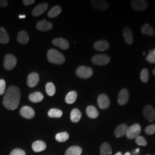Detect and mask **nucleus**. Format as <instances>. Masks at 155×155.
Instances as JSON below:
<instances>
[{
	"label": "nucleus",
	"instance_id": "obj_27",
	"mask_svg": "<svg viewBox=\"0 0 155 155\" xmlns=\"http://www.w3.org/2000/svg\"><path fill=\"white\" fill-rule=\"evenodd\" d=\"M112 150L110 145L107 143L102 144L100 149V155H111Z\"/></svg>",
	"mask_w": 155,
	"mask_h": 155
},
{
	"label": "nucleus",
	"instance_id": "obj_26",
	"mask_svg": "<svg viewBox=\"0 0 155 155\" xmlns=\"http://www.w3.org/2000/svg\"><path fill=\"white\" fill-rule=\"evenodd\" d=\"M141 31L144 35H147L150 36H153L155 35V31L153 28L148 24H144L141 29Z\"/></svg>",
	"mask_w": 155,
	"mask_h": 155
},
{
	"label": "nucleus",
	"instance_id": "obj_29",
	"mask_svg": "<svg viewBox=\"0 0 155 155\" xmlns=\"http://www.w3.org/2000/svg\"><path fill=\"white\" fill-rule=\"evenodd\" d=\"M77 93L75 91H71L67 94L65 101L67 104H72L74 103L77 98Z\"/></svg>",
	"mask_w": 155,
	"mask_h": 155
},
{
	"label": "nucleus",
	"instance_id": "obj_28",
	"mask_svg": "<svg viewBox=\"0 0 155 155\" xmlns=\"http://www.w3.org/2000/svg\"><path fill=\"white\" fill-rule=\"evenodd\" d=\"M9 41V36L6 31L5 29L0 27V43L6 44Z\"/></svg>",
	"mask_w": 155,
	"mask_h": 155
},
{
	"label": "nucleus",
	"instance_id": "obj_34",
	"mask_svg": "<svg viewBox=\"0 0 155 155\" xmlns=\"http://www.w3.org/2000/svg\"><path fill=\"white\" fill-rule=\"evenodd\" d=\"M149 77H150V74H149V71L148 69L144 68L140 73V78L141 81L143 83H147L149 80Z\"/></svg>",
	"mask_w": 155,
	"mask_h": 155
},
{
	"label": "nucleus",
	"instance_id": "obj_2",
	"mask_svg": "<svg viewBox=\"0 0 155 155\" xmlns=\"http://www.w3.org/2000/svg\"><path fill=\"white\" fill-rule=\"evenodd\" d=\"M48 61L56 64H62L65 61L63 55L55 49H50L47 52Z\"/></svg>",
	"mask_w": 155,
	"mask_h": 155
},
{
	"label": "nucleus",
	"instance_id": "obj_20",
	"mask_svg": "<svg viewBox=\"0 0 155 155\" xmlns=\"http://www.w3.org/2000/svg\"><path fill=\"white\" fill-rule=\"evenodd\" d=\"M91 3L94 6V8L100 10H105L108 8V4L105 1L95 0L91 1Z\"/></svg>",
	"mask_w": 155,
	"mask_h": 155
},
{
	"label": "nucleus",
	"instance_id": "obj_42",
	"mask_svg": "<svg viewBox=\"0 0 155 155\" xmlns=\"http://www.w3.org/2000/svg\"><path fill=\"white\" fill-rule=\"evenodd\" d=\"M139 154H140V149L139 148L136 149L135 150L133 151V152H132L133 155H139Z\"/></svg>",
	"mask_w": 155,
	"mask_h": 155
},
{
	"label": "nucleus",
	"instance_id": "obj_30",
	"mask_svg": "<svg viewBox=\"0 0 155 155\" xmlns=\"http://www.w3.org/2000/svg\"><path fill=\"white\" fill-rule=\"evenodd\" d=\"M61 12V8L59 6H55L50 9L48 16L50 18H54L58 16Z\"/></svg>",
	"mask_w": 155,
	"mask_h": 155
},
{
	"label": "nucleus",
	"instance_id": "obj_8",
	"mask_svg": "<svg viewBox=\"0 0 155 155\" xmlns=\"http://www.w3.org/2000/svg\"><path fill=\"white\" fill-rule=\"evenodd\" d=\"M131 6L137 11H143L148 7V3L144 0H133L131 1Z\"/></svg>",
	"mask_w": 155,
	"mask_h": 155
},
{
	"label": "nucleus",
	"instance_id": "obj_21",
	"mask_svg": "<svg viewBox=\"0 0 155 155\" xmlns=\"http://www.w3.org/2000/svg\"><path fill=\"white\" fill-rule=\"evenodd\" d=\"M17 40V41L21 44H27L29 40L28 33L25 31H20L18 33Z\"/></svg>",
	"mask_w": 155,
	"mask_h": 155
},
{
	"label": "nucleus",
	"instance_id": "obj_35",
	"mask_svg": "<svg viewBox=\"0 0 155 155\" xmlns=\"http://www.w3.org/2000/svg\"><path fill=\"white\" fill-rule=\"evenodd\" d=\"M135 142L137 145L143 146V147H145L147 145V142L146 140L143 136H139L137 137H136L135 139Z\"/></svg>",
	"mask_w": 155,
	"mask_h": 155
},
{
	"label": "nucleus",
	"instance_id": "obj_44",
	"mask_svg": "<svg viewBox=\"0 0 155 155\" xmlns=\"http://www.w3.org/2000/svg\"><path fill=\"white\" fill-rule=\"evenodd\" d=\"M115 155H122V154L121 152H117Z\"/></svg>",
	"mask_w": 155,
	"mask_h": 155
},
{
	"label": "nucleus",
	"instance_id": "obj_47",
	"mask_svg": "<svg viewBox=\"0 0 155 155\" xmlns=\"http://www.w3.org/2000/svg\"><path fill=\"white\" fill-rule=\"evenodd\" d=\"M145 52H143V55H145Z\"/></svg>",
	"mask_w": 155,
	"mask_h": 155
},
{
	"label": "nucleus",
	"instance_id": "obj_46",
	"mask_svg": "<svg viewBox=\"0 0 155 155\" xmlns=\"http://www.w3.org/2000/svg\"><path fill=\"white\" fill-rule=\"evenodd\" d=\"M152 72H153V75L155 76V68L153 70V71H152Z\"/></svg>",
	"mask_w": 155,
	"mask_h": 155
},
{
	"label": "nucleus",
	"instance_id": "obj_31",
	"mask_svg": "<svg viewBox=\"0 0 155 155\" xmlns=\"http://www.w3.org/2000/svg\"><path fill=\"white\" fill-rule=\"evenodd\" d=\"M62 115V111L58 109H51L48 112V116L51 118H61Z\"/></svg>",
	"mask_w": 155,
	"mask_h": 155
},
{
	"label": "nucleus",
	"instance_id": "obj_38",
	"mask_svg": "<svg viewBox=\"0 0 155 155\" xmlns=\"http://www.w3.org/2000/svg\"><path fill=\"white\" fill-rule=\"evenodd\" d=\"M6 89V82L4 79L0 80V95L5 93Z\"/></svg>",
	"mask_w": 155,
	"mask_h": 155
},
{
	"label": "nucleus",
	"instance_id": "obj_3",
	"mask_svg": "<svg viewBox=\"0 0 155 155\" xmlns=\"http://www.w3.org/2000/svg\"><path fill=\"white\" fill-rule=\"evenodd\" d=\"M141 127L139 124H134L127 128L126 136L129 139H135L140 136Z\"/></svg>",
	"mask_w": 155,
	"mask_h": 155
},
{
	"label": "nucleus",
	"instance_id": "obj_17",
	"mask_svg": "<svg viewBox=\"0 0 155 155\" xmlns=\"http://www.w3.org/2000/svg\"><path fill=\"white\" fill-rule=\"evenodd\" d=\"M109 48V44L106 40H99L94 43V48L98 51H104Z\"/></svg>",
	"mask_w": 155,
	"mask_h": 155
},
{
	"label": "nucleus",
	"instance_id": "obj_10",
	"mask_svg": "<svg viewBox=\"0 0 155 155\" xmlns=\"http://www.w3.org/2000/svg\"><path fill=\"white\" fill-rule=\"evenodd\" d=\"M20 114L27 119H32L35 116V113L33 109L28 106H23L20 111Z\"/></svg>",
	"mask_w": 155,
	"mask_h": 155
},
{
	"label": "nucleus",
	"instance_id": "obj_5",
	"mask_svg": "<svg viewBox=\"0 0 155 155\" xmlns=\"http://www.w3.org/2000/svg\"><path fill=\"white\" fill-rule=\"evenodd\" d=\"M76 74L81 78L87 79L93 75V70L89 67L81 66L77 69Z\"/></svg>",
	"mask_w": 155,
	"mask_h": 155
},
{
	"label": "nucleus",
	"instance_id": "obj_23",
	"mask_svg": "<svg viewBox=\"0 0 155 155\" xmlns=\"http://www.w3.org/2000/svg\"><path fill=\"white\" fill-rule=\"evenodd\" d=\"M82 153V148L79 146H72L67 150L65 155H81Z\"/></svg>",
	"mask_w": 155,
	"mask_h": 155
},
{
	"label": "nucleus",
	"instance_id": "obj_37",
	"mask_svg": "<svg viewBox=\"0 0 155 155\" xmlns=\"http://www.w3.org/2000/svg\"><path fill=\"white\" fill-rule=\"evenodd\" d=\"M145 132L147 134L151 135L155 133V124H152L145 128Z\"/></svg>",
	"mask_w": 155,
	"mask_h": 155
},
{
	"label": "nucleus",
	"instance_id": "obj_48",
	"mask_svg": "<svg viewBox=\"0 0 155 155\" xmlns=\"http://www.w3.org/2000/svg\"></svg>",
	"mask_w": 155,
	"mask_h": 155
},
{
	"label": "nucleus",
	"instance_id": "obj_41",
	"mask_svg": "<svg viewBox=\"0 0 155 155\" xmlns=\"http://www.w3.org/2000/svg\"><path fill=\"white\" fill-rule=\"evenodd\" d=\"M8 1L6 0H0V6L1 7H6L8 5Z\"/></svg>",
	"mask_w": 155,
	"mask_h": 155
},
{
	"label": "nucleus",
	"instance_id": "obj_33",
	"mask_svg": "<svg viewBox=\"0 0 155 155\" xmlns=\"http://www.w3.org/2000/svg\"><path fill=\"white\" fill-rule=\"evenodd\" d=\"M55 139L59 142H65L69 139V135L67 132L58 133L56 135Z\"/></svg>",
	"mask_w": 155,
	"mask_h": 155
},
{
	"label": "nucleus",
	"instance_id": "obj_6",
	"mask_svg": "<svg viewBox=\"0 0 155 155\" xmlns=\"http://www.w3.org/2000/svg\"><path fill=\"white\" fill-rule=\"evenodd\" d=\"M17 64V59L15 56L12 54H8L4 58V66L7 70H13Z\"/></svg>",
	"mask_w": 155,
	"mask_h": 155
},
{
	"label": "nucleus",
	"instance_id": "obj_43",
	"mask_svg": "<svg viewBox=\"0 0 155 155\" xmlns=\"http://www.w3.org/2000/svg\"><path fill=\"white\" fill-rule=\"evenodd\" d=\"M25 17H26L25 15H20V16H19V18H24Z\"/></svg>",
	"mask_w": 155,
	"mask_h": 155
},
{
	"label": "nucleus",
	"instance_id": "obj_40",
	"mask_svg": "<svg viewBox=\"0 0 155 155\" xmlns=\"http://www.w3.org/2000/svg\"><path fill=\"white\" fill-rule=\"evenodd\" d=\"M22 2H23L24 5L28 6L33 4L35 2V1L34 0H24V1H22Z\"/></svg>",
	"mask_w": 155,
	"mask_h": 155
},
{
	"label": "nucleus",
	"instance_id": "obj_14",
	"mask_svg": "<svg viewBox=\"0 0 155 155\" xmlns=\"http://www.w3.org/2000/svg\"><path fill=\"white\" fill-rule=\"evenodd\" d=\"M48 8V4L47 3H42L36 6L32 11V15L33 16H39L43 13Z\"/></svg>",
	"mask_w": 155,
	"mask_h": 155
},
{
	"label": "nucleus",
	"instance_id": "obj_24",
	"mask_svg": "<svg viewBox=\"0 0 155 155\" xmlns=\"http://www.w3.org/2000/svg\"><path fill=\"white\" fill-rule=\"evenodd\" d=\"M44 99V96L40 92H34L33 93L30 94L29 96V100L30 101L34 102V103H38L41 102L42 100Z\"/></svg>",
	"mask_w": 155,
	"mask_h": 155
},
{
	"label": "nucleus",
	"instance_id": "obj_25",
	"mask_svg": "<svg viewBox=\"0 0 155 155\" xmlns=\"http://www.w3.org/2000/svg\"><path fill=\"white\" fill-rule=\"evenodd\" d=\"M82 117V113L78 109H74L70 114V119L73 122H79Z\"/></svg>",
	"mask_w": 155,
	"mask_h": 155
},
{
	"label": "nucleus",
	"instance_id": "obj_15",
	"mask_svg": "<svg viewBox=\"0 0 155 155\" xmlns=\"http://www.w3.org/2000/svg\"><path fill=\"white\" fill-rule=\"evenodd\" d=\"M123 35L126 43L128 45H132L133 42V33L129 27H125L123 29Z\"/></svg>",
	"mask_w": 155,
	"mask_h": 155
},
{
	"label": "nucleus",
	"instance_id": "obj_32",
	"mask_svg": "<svg viewBox=\"0 0 155 155\" xmlns=\"http://www.w3.org/2000/svg\"><path fill=\"white\" fill-rule=\"evenodd\" d=\"M45 90L49 96H53L55 93V87L53 83L49 82L46 84Z\"/></svg>",
	"mask_w": 155,
	"mask_h": 155
},
{
	"label": "nucleus",
	"instance_id": "obj_13",
	"mask_svg": "<svg viewBox=\"0 0 155 155\" xmlns=\"http://www.w3.org/2000/svg\"><path fill=\"white\" fill-rule=\"evenodd\" d=\"M52 44L63 50H67L70 46L68 41L66 39L62 38H56L54 39L52 41Z\"/></svg>",
	"mask_w": 155,
	"mask_h": 155
},
{
	"label": "nucleus",
	"instance_id": "obj_11",
	"mask_svg": "<svg viewBox=\"0 0 155 155\" xmlns=\"http://www.w3.org/2000/svg\"><path fill=\"white\" fill-rule=\"evenodd\" d=\"M129 101V92L127 89H123L120 91L118 96V103L120 105H125Z\"/></svg>",
	"mask_w": 155,
	"mask_h": 155
},
{
	"label": "nucleus",
	"instance_id": "obj_18",
	"mask_svg": "<svg viewBox=\"0 0 155 155\" xmlns=\"http://www.w3.org/2000/svg\"><path fill=\"white\" fill-rule=\"evenodd\" d=\"M36 28L39 31H47L53 28V25L51 22H47L45 20L43 21H40L38 22Z\"/></svg>",
	"mask_w": 155,
	"mask_h": 155
},
{
	"label": "nucleus",
	"instance_id": "obj_19",
	"mask_svg": "<svg viewBox=\"0 0 155 155\" xmlns=\"http://www.w3.org/2000/svg\"><path fill=\"white\" fill-rule=\"evenodd\" d=\"M46 147L47 146L45 143L44 141L41 140L34 142L32 145V148L35 152H40L43 151L46 149Z\"/></svg>",
	"mask_w": 155,
	"mask_h": 155
},
{
	"label": "nucleus",
	"instance_id": "obj_22",
	"mask_svg": "<svg viewBox=\"0 0 155 155\" xmlns=\"http://www.w3.org/2000/svg\"><path fill=\"white\" fill-rule=\"evenodd\" d=\"M86 114L90 118H97L99 116L98 111L94 106H89L86 108Z\"/></svg>",
	"mask_w": 155,
	"mask_h": 155
},
{
	"label": "nucleus",
	"instance_id": "obj_4",
	"mask_svg": "<svg viewBox=\"0 0 155 155\" xmlns=\"http://www.w3.org/2000/svg\"><path fill=\"white\" fill-rule=\"evenodd\" d=\"M110 58L104 54L95 55L91 58V61L95 65L105 66L110 62Z\"/></svg>",
	"mask_w": 155,
	"mask_h": 155
},
{
	"label": "nucleus",
	"instance_id": "obj_39",
	"mask_svg": "<svg viewBox=\"0 0 155 155\" xmlns=\"http://www.w3.org/2000/svg\"><path fill=\"white\" fill-rule=\"evenodd\" d=\"M10 155H26V153L24 150L17 148L13 150Z\"/></svg>",
	"mask_w": 155,
	"mask_h": 155
},
{
	"label": "nucleus",
	"instance_id": "obj_16",
	"mask_svg": "<svg viewBox=\"0 0 155 155\" xmlns=\"http://www.w3.org/2000/svg\"><path fill=\"white\" fill-rule=\"evenodd\" d=\"M127 125L125 124H122L118 125L116 128L114 130V135L117 138L121 137L122 136L126 135L127 130Z\"/></svg>",
	"mask_w": 155,
	"mask_h": 155
},
{
	"label": "nucleus",
	"instance_id": "obj_1",
	"mask_svg": "<svg viewBox=\"0 0 155 155\" xmlns=\"http://www.w3.org/2000/svg\"><path fill=\"white\" fill-rule=\"evenodd\" d=\"M21 99L20 90L15 86H10L7 90L3 99V104L6 109L14 110L18 107Z\"/></svg>",
	"mask_w": 155,
	"mask_h": 155
},
{
	"label": "nucleus",
	"instance_id": "obj_9",
	"mask_svg": "<svg viewBox=\"0 0 155 155\" xmlns=\"http://www.w3.org/2000/svg\"><path fill=\"white\" fill-rule=\"evenodd\" d=\"M98 105L101 109H106L110 106V100L107 95L105 94H102L100 95L98 97Z\"/></svg>",
	"mask_w": 155,
	"mask_h": 155
},
{
	"label": "nucleus",
	"instance_id": "obj_7",
	"mask_svg": "<svg viewBox=\"0 0 155 155\" xmlns=\"http://www.w3.org/2000/svg\"><path fill=\"white\" fill-rule=\"evenodd\" d=\"M143 114L145 118L150 122L155 121V109L150 105L145 106L143 110Z\"/></svg>",
	"mask_w": 155,
	"mask_h": 155
},
{
	"label": "nucleus",
	"instance_id": "obj_12",
	"mask_svg": "<svg viewBox=\"0 0 155 155\" xmlns=\"http://www.w3.org/2000/svg\"><path fill=\"white\" fill-rule=\"evenodd\" d=\"M39 82V76L36 72H32L28 75L27 84L29 87H35Z\"/></svg>",
	"mask_w": 155,
	"mask_h": 155
},
{
	"label": "nucleus",
	"instance_id": "obj_45",
	"mask_svg": "<svg viewBox=\"0 0 155 155\" xmlns=\"http://www.w3.org/2000/svg\"><path fill=\"white\" fill-rule=\"evenodd\" d=\"M124 155H131V154H130V153H129V152H126Z\"/></svg>",
	"mask_w": 155,
	"mask_h": 155
},
{
	"label": "nucleus",
	"instance_id": "obj_36",
	"mask_svg": "<svg viewBox=\"0 0 155 155\" xmlns=\"http://www.w3.org/2000/svg\"><path fill=\"white\" fill-rule=\"evenodd\" d=\"M146 60L150 63H155V48L152 51H150V53L147 55Z\"/></svg>",
	"mask_w": 155,
	"mask_h": 155
}]
</instances>
